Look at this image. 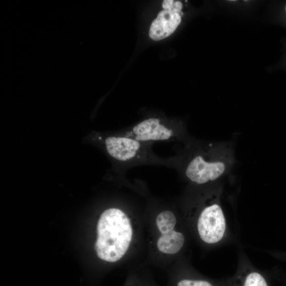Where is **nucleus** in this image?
<instances>
[{
    "instance_id": "f03ea898",
    "label": "nucleus",
    "mask_w": 286,
    "mask_h": 286,
    "mask_svg": "<svg viewBox=\"0 0 286 286\" xmlns=\"http://www.w3.org/2000/svg\"><path fill=\"white\" fill-rule=\"evenodd\" d=\"M232 163V158L227 151L208 146L190 154L181 162V168L190 181L205 184L224 176Z\"/></svg>"
},
{
    "instance_id": "6e6552de",
    "label": "nucleus",
    "mask_w": 286,
    "mask_h": 286,
    "mask_svg": "<svg viewBox=\"0 0 286 286\" xmlns=\"http://www.w3.org/2000/svg\"><path fill=\"white\" fill-rule=\"evenodd\" d=\"M185 241L184 235L175 230L162 234L158 241V248L162 253L175 255L183 247Z\"/></svg>"
},
{
    "instance_id": "1a4fd4ad",
    "label": "nucleus",
    "mask_w": 286,
    "mask_h": 286,
    "mask_svg": "<svg viewBox=\"0 0 286 286\" xmlns=\"http://www.w3.org/2000/svg\"><path fill=\"white\" fill-rule=\"evenodd\" d=\"M156 223L160 232L165 234L174 230L177 224L176 217L171 211H165L159 214Z\"/></svg>"
},
{
    "instance_id": "7ed1b4c3",
    "label": "nucleus",
    "mask_w": 286,
    "mask_h": 286,
    "mask_svg": "<svg viewBox=\"0 0 286 286\" xmlns=\"http://www.w3.org/2000/svg\"><path fill=\"white\" fill-rule=\"evenodd\" d=\"M103 142L109 156L129 166L148 164H176L174 160H163L156 156L152 150L153 144L142 142L120 134L105 138Z\"/></svg>"
},
{
    "instance_id": "0eeeda50",
    "label": "nucleus",
    "mask_w": 286,
    "mask_h": 286,
    "mask_svg": "<svg viewBox=\"0 0 286 286\" xmlns=\"http://www.w3.org/2000/svg\"><path fill=\"white\" fill-rule=\"evenodd\" d=\"M226 286H269L262 274L250 268H243L232 279L226 280Z\"/></svg>"
},
{
    "instance_id": "423d86ee",
    "label": "nucleus",
    "mask_w": 286,
    "mask_h": 286,
    "mask_svg": "<svg viewBox=\"0 0 286 286\" xmlns=\"http://www.w3.org/2000/svg\"><path fill=\"white\" fill-rule=\"evenodd\" d=\"M182 4L175 2L174 8L171 10H163L159 12L154 21L149 31V37L155 41L165 39L175 31L181 22L183 15Z\"/></svg>"
},
{
    "instance_id": "39448f33",
    "label": "nucleus",
    "mask_w": 286,
    "mask_h": 286,
    "mask_svg": "<svg viewBox=\"0 0 286 286\" xmlns=\"http://www.w3.org/2000/svg\"><path fill=\"white\" fill-rule=\"evenodd\" d=\"M198 232L202 241L208 244L220 242L225 237L227 224L220 200L211 198L201 210L197 222Z\"/></svg>"
},
{
    "instance_id": "9d476101",
    "label": "nucleus",
    "mask_w": 286,
    "mask_h": 286,
    "mask_svg": "<svg viewBox=\"0 0 286 286\" xmlns=\"http://www.w3.org/2000/svg\"><path fill=\"white\" fill-rule=\"evenodd\" d=\"M285 12H286V5H285Z\"/></svg>"
},
{
    "instance_id": "20e7f679",
    "label": "nucleus",
    "mask_w": 286,
    "mask_h": 286,
    "mask_svg": "<svg viewBox=\"0 0 286 286\" xmlns=\"http://www.w3.org/2000/svg\"><path fill=\"white\" fill-rule=\"evenodd\" d=\"M185 129L181 125L149 118L120 134L139 141L153 144L157 142H174L184 138Z\"/></svg>"
},
{
    "instance_id": "f257e3e1",
    "label": "nucleus",
    "mask_w": 286,
    "mask_h": 286,
    "mask_svg": "<svg viewBox=\"0 0 286 286\" xmlns=\"http://www.w3.org/2000/svg\"><path fill=\"white\" fill-rule=\"evenodd\" d=\"M132 237L129 218L122 210L109 208L101 215L97 225L95 249L104 261L115 262L126 253Z\"/></svg>"
}]
</instances>
